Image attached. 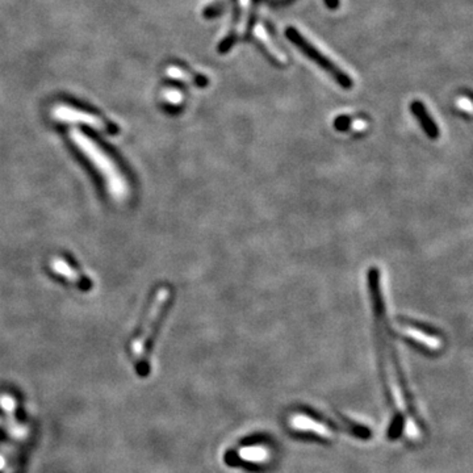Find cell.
Returning a JSON list of instances; mask_svg holds the SVG:
<instances>
[{
    "mask_svg": "<svg viewBox=\"0 0 473 473\" xmlns=\"http://www.w3.org/2000/svg\"><path fill=\"white\" fill-rule=\"evenodd\" d=\"M411 110L416 115V118L421 122V125L423 127L425 133L428 135V138L435 139L439 136V130H438L437 124L434 122V120L428 116V110H425L423 104L419 101H414L411 106Z\"/></svg>",
    "mask_w": 473,
    "mask_h": 473,
    "instance_id": "ba28073f",
    "label": "cell"
},
{
    "mask_svg": "<svg viewBox=\"0 0 473 473\" xmlns=\"http://www.w3.org/2000/svg\"><path fill=\"white\" fill-rule=\"evenodd\" d=\"M354 127L355 130H362V129H364L365 127V122L364 121H355L354 122Z\"/></svg>",
    "mask_w": 473,
    "mask_h": 473,
    "instance_id": "30bf717a",
    "label": "cell"
},
{
    "mask_svg": "<svg viewBox=\"0 0 473 473\" xmlns=\"http://www.w3.org/2000/svg\"><path fill=\"white\" fill-rule=\"evenodd\" d=\"M402 326L405 328V334H404L405 338L418 343L419 346L426 347L428 350H438L440 347V341L437 337L426 334L418 329L406 326V325H402Z\"/></svg>",
    "mask_w": 473,
    "mask_h": 473,
    "instance_id": "9c48e42d",
    "label": "cell"
},
{
    "mask_svg": "<svg viewBox=\"0 0 473 473\" xmlns=\"http://www.w3.org/2000/svg\"><path fill=\"white\" fill-rule=\"evenodd\" d=\"M50 268L57 275L64 278L70 284L75 285L79 291L90 292L93 287L91 279L81 273L75 266L69 262L64 256H55L50 261Z\"/></svg>",
    "mask_w": 473,
    "mask_h": 473,
    "instance_id": "52a82bcc",
    "label": "cell"
},
{
    "mask_svg": "<svg viewBox=\"0 0 473 473\" xmlns=\"http://www.w3.org/2000/svg\"><path fill=\"white\" fill-rule=\"evenodd\" d=\"M288 423L297 433L313 434L324 439H331L336 437L338 433L351 434L353 437L359 439L371 437L370 430L362 425H356L354 422L345 418H328L324 414H319L310 410L293 413L290 417Z\"/></svg>",
    "mask_w": 473,
    "mask_h": 473,
    "instance_id": "3957f363",
    "label": "cell"
},
{
    "mask_svg": "<svg viewBox=\"0 0 473 473\" xmlns=\"http://www.w3.org/2000/svg\"><path fill=\"white\" fill-rule=\"evenodd\" d=\"M70 138L75 142V145L79 147L83 154L87 155L93 166L98 167V171L103 175L107 183L110 195L118 200H125L129 196V183L116 162L103 150L99 144H96L92 138L81 130L73 129L70 132Z\"/></svg>",
    "mask_w": 473,
    "mask_h": 473,
    "instance_id": "6da1fadb",
    "label": "cell"
},
{
    "mask_svg": "<svg viewBox=\"0 0 473 473\" xmlns=\"http://www.w3.org/2000/svg\"><path fill=\"white\" fill-rule=\"evenodd\" d=\"M287 37L291 40L295 45L300 49L301 52H304V55H308L312 61H314L316 64H319L324 70H326L330 75L337 81L342 87L345 89H351L353 86V81L351 78L345 74L343 70H341L337 64H334L333 61H330L328 57L321 55L317 47L310 44L307 38L301 36L299 30H296L295 28H288L287 29Z\"/></svg>",
    "mask_w": 473,
    "mask_h": 473,
    "instance_id": "5b68a950",
    "label": "cell"
},
{
    "mask_svg": "<svg viewBox=\"0 0 473 473\" xmlns=\"http://www.w3.org/2000/svg\"><path fill=\"white\" fill-rule=\"evenodd\" d=\"M55 118L61 121H69V122H84L92 127H96L98 130L104 132L110 136H115L118 133V125H113L110 121L99 118L96 115L89 113L86 110H76L69 106H59L55 108Z\"/></svg>",
    "mask_w": 473,
    "mask_h": 473,
    "instance_id": "8992f818",
    "label": "cell"
},
{
    "mask_svg": "<svg viewBox=\"0 0 473 473\" xmlns=\"http://www.w3.org/2000/svg\"><path fill=\"white\" fill-rule=\"evenodd\" d=\"M273 446L263 439H251L241 443L239 446L229 450L225 455L227 465L232 467L239 465H268L273 459Z\"/></svg>",
    "mask_w": 473,
    "mask_h": 473,
    "instance_id": "277c9868",
    "label": "cell"
},
{
    "mask_svg": "<svg viewBox=\"0 0 473 473\" xmlns=\"http://www.w3.org/2000/svg\"><path fill=\"white\" fill-rule=\"evenodd\" d=\"M171 299H173V291L170 287L164 285L156 291L154 301L147 313L144 328L141 329L136 341L133 342L132 351L136 359V370L141 376H146L150 371L149 356L152 345L154 341L155 333L158 331L159 325L164 319V313L170 307Z\"/></svg>",
    "mask_w": 473,
    "mask_h": 473,
    "instance_id": "7a4b0ae2",
    "label": "cell"
}]
</instances>
